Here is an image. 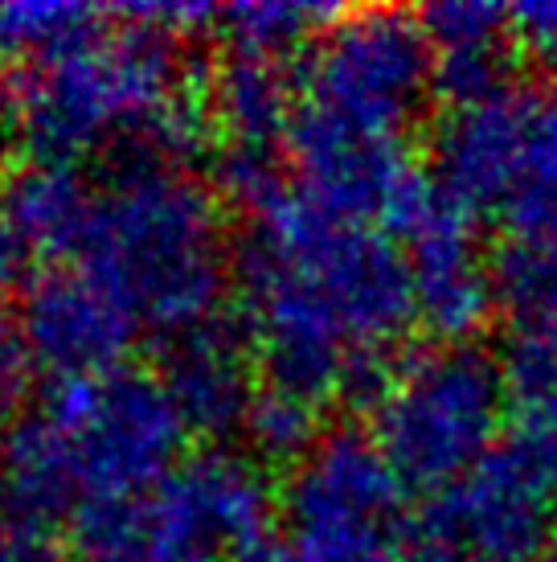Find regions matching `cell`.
<instances>
[{
  "label": "cell",
  "mask_w": 557,
  "mask_h": 562,
  "mask_svg": "<svg viewBox=\"0 0 557 562\" xmlns=\"http://www.w3.org/2000/svg\"><path fill=\"white\" fill-rule=\"evenodd\" d=\"M16 132H21V87L0 75V153L9 148Z\"/></svg>",
  "instance_id": "29"
},
{
  "label": "cell",
  "mask_w": 557,
  "mask_h": 562,
  "mask_svg": "<svg viewBox=\"0 0 557 562\" xmlns=\"http://www.w3.org/2000/svg\"><path fill=\"white\" fill-rule=\"evenodd\" d=\"M247 235L325 296L356 353H394L418 325L406 250L370 222L337 218L292 186L250 218Z\"/></svg>",
  "instance_id": "6"
},
{
  "label": "cell",
  "mask_w": 557,
  "mask_h": 562,
  "mask_svg": "<svg viewBox=\"0 0 557 562\" xmlns=\"http://www.w3.org/2000/svg\"><path fill=\"white\" fill-rule=\"evenodd\" d=\"M202 108L221 144L283 148L295 120L292 79L283 63L230 49L205 79Z\"/></svg>",
  "instance_id": "14"
},
{
  "label": "cell",
  "mask_w": 557,
  "mask_h": 562,
  "mask_svg": "<svg viewBox=\"0 0 557 562\" xmlns=\"http://www.w3.org/2000/svg\"><path fill=\"white\" fill-rule=\"evenodd\" d=\"M136 505L148 562H292L271 484L238 452L185 456Z\"/></svg>",
  "instance_id": "9"
},
{
  "label": "cell",
  "mask_w": 557,
  "mask_h": 562,
  "mask_svg": "<svg viewBox=\"0 0 557 562\" xmlns=\"http://www.w3.org/2000/svg\"><path fill=\"white\" fill-rule=\"evenodd\" d=\"M304 87L308 108L402 140L434 99V46L410 9H353L308 49Z\"/></svg>",
  "instance_id": "8"
},
{
  "label": "cell",
  "mask_w": 557,
  "mask_h": 562,
  "mask_svg": "<svg viewBox=\"0 0 557 562\" xmlns=\"http://www.w3.org/2000/svg\"><path fill=\"white\" fill-rule=\"evenodd\" d=\"M25 263H30V247L0 210V296H9L16 283L25 280Z\"/></svg>",
  "instance_id": "28"
},
{
  "label": "cell",
  "mask_w": 557,
  "mask_h": 562,
  "mask_svg": "<svg viewBox=\"0 0 557 562\" xmlns=\"http://www.w3.org/2000/svg\"><path fill=\"white\" fill-rule=\"evenodd\" d=\"M33 370H37V361L21 333V321L0 308V427L21 419V406L33 386Z\"/></svg>",
  "instance_id": "25"
},
{
  "label": "cell",
  "mask_w": 557,
  "mask_h": 562,
  "mask_svg": "<svg viewBox=\"0 0 557 562\" xmlns=\"http://www.w3.org/2000/svg\"><path fill=\"white\" fill-rule=\"evenodd\" d=\"M512 42L545 66H557V0H537V4H516L512 9Z\"/></svg>",
  "instance_id": "26"
},
{
  "label": "cell",
  "mask_w": 557,
  "mask_h": 562,
  "mask_svg": "<svg viewBox=\"0 0 557 562\" xmlns=\"http://www.w3.org/2000/svg\"><path fill=\"white\" fill-rule=\"evenodd\" d=\"M0 210L30 250L78 255L87 226H91L94 189L87 186V177L75 165L33 160L4 181Z\"/></svg>",
  "instance_id": "15"
},
{
  "label": "cell",
  "mask_w": 557,
  "mask_h": 562,
  "mask_svg": "<svg viewBox=\"0 0 557 562\" xmlns=\"http://www.w3.org/2000/svg\"><path fill=\"white\" fill-rule=\"evenodd\" d=\"M500 214L512 235L557 243V94H537V103H533L521 177Z\"/></svg>",
  "instance_id": "17"
},
{
  "label": "cell",
  "mask_w": 557,
  "mask_h": 562,
  "mask_svg": "<svg viewBox=\"0 0 557 562\" xmlns=\"http://www.w3.org/2000/svg\"><path fill=\"white\" fill-rule=\"evenodd\" d=\"M160 382L189 436H202L209 443L238 436L263 391L250 333L221 316L164 337Z\"/></svg>",
  "instance_id": "12"
},
{
  "label": "cell",
  "mask_w": 557,
  "mask_h": 562,
  "mask_svg": "<svg viewBox=\"0 0 557 562\" xmlns=\"http://www.w3.org/2000/svg\"><path fill=\"white\" fill-rule=\"evenodd\" d=\"M21 333L33 361L58 382L124 370L139 341V321L82 267H49L25 288Z\"/></svg>",
  "instance_id": "10"
},
{
  "label": "cell",
  "mask_w": 557,
  "mask_h": 562,
  "mask_svg": "<svg viewBox=\"0 0 557 562\" xmlns=\"http://www.w3.org/2000/svg\"><path fill=\"white\" fill-rule=\"evenodd\" d=\"M496 366L516 419L557 415V321L512 325L496 353Z\"/></svg>",
  "instance_id": "20"
},
{
  "label": "cell",
  "mask_w": 557,
  "mask_h": 562,
  "mask_svg": "<svg viewBox=\"0 0 557 562\" xmlns=\"http://www.w3.org/2000/svg\"><path fill=\"white\" fill-rule=\"evenodd\" d=\"M0 562H66L46 530L25 526L0 509Z\"/></svg>",
  "instance_id": "27"
},
{
  "label": "cell",
  "mask_w": 557,
  "mask_h": 562,
  "mask_svg": "<svg viewBox=\"0 0 557 562\" xmlns=\"http://www.w3.org/2000/svg\"><path fill=\"white\" fill-rule=\"evenodd\" d=\"M373 415V439L406 484L443 488L500 443L509 394L500 366L480 345H431L394 370Z\"/></svg>",
  "instance_id": "5"
},
{
  "label": "cell",
  "mask_w": 557,
  "mask_h": 562,
  "mask_svg": "<svg viewBox=\"0 0 557 562\" xmlns=\"http://www.w3.org/2000/svg\"><path fill=\"white\" fill-rule=\"evenodd\" d=\"M516 91L512 87V49H480V54H439L434 58V99L451 111L476 108L488 99Z\"/></svg>",
  "instance_id": "24"
},
{
  "label": "cell",
  "mask_w": 557,
  "mask_h": 562,
  "mask_svg": "<svg viewBox=\"0 0 557 562\" xmlns=\"http://www.w3.org/2000/svg\"><path fill=\"white\" fill-rule=\"evenodd\" d=\"M283 148L295 169V189L308 202L337 218L370 222L377 231L410 172L418 169L402 140L349 127L308 103L295 111Z\"/></svg>",
  "instance_id": "11"
},
{
  "label": "cell",
  "mask_w": 557,
  "mask_h": 562,
  "mask_svg": "<svg viewBox=\"0 0 557 562\" xmlns=\"http://www.w3.org/2000/svg\"><path fill=\"white\" fill-rule=\"evenodd\" d=\"M537 562H557V538L542 550V554H537Z\"/></svg>",
  "instance_id": "30"
},
{
  "label": "cell",
  "mask_w": 557,
  "mask_h": 562,
  "mask_svg": "<svg viewBox=\"0 0 557 562\" xmlns=\"http://www.w3.org/2000/svg\"><path fill=\"white\" fill-rule=\"evenodd\" d=\"M185 436L160 374L124 366L58 382L0 431V509L49 530L91 505L144 497L185 460Z\"/></svg>",
  "instance_id": "1"
},
{
  "label": "cell",
  "mask_w": 557,
  "mask_h": 562,
  "mask_svg": "<svg viewBox=\"0 0 557 562\" xmlns=\"http://www.w3.org/2000/svg\"><path fill=\"white\" fill-rule=\"evenodd\" d=\"M181 82V37L139 21L103 25L87 42L33 63L21 82V132L37 160L75 165L103 144H136L185 99Z\"/></svg>",
  "instance_id": "3"
},
{
  "label": "cell",
  "mask_w": 557,
  "mask_h": 562,
  "mask_svg": "<svg viewBox=\"0 0 557 562\" xmlns=\"http://www.w3.org/2000/svg\"><path fill=\"white\" fill-rule=\"evenodd\" d=\"M406 488L373 431H325L283 488L287 559L406 562Z\"/></svg>",
  "instance_id": "7"
},
{
  "label": "cell",
  "mask_w": 557,
  "mask_h": 562,
  "mask_svg": "<svg viewBox=\"0 0 557 562\" xmlns=\"http://www.w3.org/2000/svg\"><path fill=\"white\" fill-rule=\"evenodd\" d=\"M242 436L250 439V448L263 456V460H271V464H292L295 469L320 443V406L263 386L254 406H250Z\"/></svg>",
  "instance_id": "21"
},
{
  "label": "cell",
  "mask_w": 557,
  "mask_h": 562,
  "mask_svg": "<svg viewBox=\"0 0 557 562\" xmlns=\"http://www.w3.org/2000/svg\"><path fill=\"white\" fill-rule=\"evenodd\" d=\"M107 25V13L70 0H9L0 4V54L46 63L54 54L87 42Z\"/></svg>",
  "instance_id": "19"
},
{
  "label": "cell",
  "mask_w": 557,
  "mask_h": 562,
  "mask_svg": "<svg viewBox=\"0 0 557 562\" xmlns=\"http://www.w3.org/2000/svg\"><path fill=\"white\" fill-rule=\"evenodd\" d=\"M341 16V9L308 4V0H247L217 13V25L226 30L238 54L283 63L299 49H311L320 33Z\"/></svg>",
  "instance_id": "16"
},
{
  "label": "cell",
  "mask_w": 557,
  "mask_h": 562,
  "mask_svg": "<svg viewBox=\"0 0 557 562\" xmlns=\"http://www.w3.org/2000/svg\"><path fill=\"white\" fill-rule=\"evenodd\" d=\"M418 21L431 37L434 58L504 49L512 42V9L488 4V0H439V4H427Z\"/></svg>",
  "instance_id": "22"
},
{
  "label": "cell",
  "mask_w": 557,
  "mask_h": 562,
  "mask_svg": "<svg viewBox=\"0 0 557 562\" xmlns=\"http://www.w3.org/2000/svg\"><path fill=\"white\" fill-rule=\"evenodd\" d=\"M557 538V415L516 419L406 521V562H537Z\"/></svg>",
  "instance_id": "4"
},
{
  "label": "cell",
  "mask_w": 557,
  "mask_h": 562,
  "mask_svg": "<svg viewBox=\"0 0 557 562\" xmlns=\"http://www.w3.org/2000/svg\"><path fill=\"white\" fill-rule=\"evenodd\" d=\"M492 271L496 308L512 316V325L525 321H557V243L554 238L509 235L488 259Z\"/></svg>",
  "instance_id": "18"
},
{
  "label": "cell",
  "mask_w": 557,
  "mask_h": 562,
  "mask_svg": "<svg viewBox=\"0 0 557 562\" xmlns=\"http://www.w3.org/2000/svg\"><path fill=\"white\" fill-rule=\"evenodd\" d=\"M533 103L537 94L509 91L476 108L447 111L439 120L431 172L464 210H504L521 177Z\"/></svg>",
  "instance_id": "13"
},
{
  "label": "cell",
  "mask_w": 557,
  "mask_h": 562,
  "mask_svg": "<svg viewBox=\"0 0 557 562\" xmlns=\"http://www.w3.org/2000/svg\"><path fill=\"white\" fill-rule=\"evenodd\" d=\"M78 267L127 304L139 325L177 337L214 321L230 283L221 198L185 165L127 153L94 189Z\"/></svg>",
  "instance_id": "2"
},
{
  "label": "cell",
  "mask_w": 557,
  "mask_h": 562,
  "mask_svg": "<svg viewBox=\"0 0 557 562\" xmlns=\"http://www.w3.org/2000/svg\"><path fill=\"white\" fill-rule=\"evenodd\" d=\"M287 172L278 148H247V144H217L214 153V193L254 214L287 193Z\"/></svg>",
  "instance_id": "23"
}]
</instances>
